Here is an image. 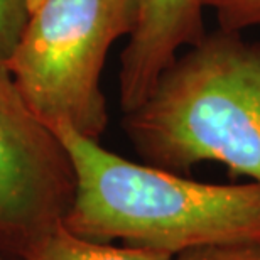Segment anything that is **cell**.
I'll use <instances>...</instances> for the list:
<instances>
[{"label": "cell", "instance_id": "obj_1", "mask_svg": "<svg viewBox=\"0 0 260 260\" xmlns=\"http://www.w3.org/2000/svg\"><path fill=\"white\" fill-rule=\"evenodd\" d=\"M75 171L63 225L88 240L166 250L260 245V184H208L132 162L75 128L53 127Z\"/></svg>", "mask_w": 260, "mask_h": 260}, {"label": "cell", "instance_id": "obj_2", "mask_svg": "<svg viewBox=\"0 0 260 260\" xmlns=\"http://www.w3.org/2000/svg\"><path fill=\"white\" fill-rule=\"evenodd\" d=\"M123 127L145 164L186 174L220 162L260 184V43L240 30L206 32L160 73Z\"/></svg>", "mask_w": 260, "mask_h": 260}, {"label": "cell", "instance_id": "obj_3", "mask_svg": "<svg viewBox=\"0 0 260 260\" xmlns=\"http://www.w3.org/2000/svg\"><path fill=\"white\" fill-rule=\"evenodd\" d=\"M137 0H43L7 64L20 95L51 128L100 140L108 123L100 80L108 51L132 34Z\"/></svg>", "mask_w": 260, "mask_h": 260}, {"label": "cell", "instance_id": "obj_4", "mask_svg": "<svg viewBox=\"0 0 260 260\" xmlns=\"http://www.w3.org/2000/svg\"><path fill=\"white\" fill-rule=\"evenodd\" d=\"M75 184L64 145L27 105L0 59V255L17 258L63 223Z\"/></svg>", "mask_w": 260, "mask_h": 260}, {"label": "cell", "instance_id": "obj_5", "mask_svg": "<svg viewBox=\"0 0 260 260\" xmlns=\"http://www.w3.org/2000/svg\"><path fill=\"white\" fill-rule=\"evenodd\" d=\"M205 0H137V20L120 58L123 112L142 103L166 68L205 30Z\"/></svg>", "mask_w": 260, "mask_h": 260}, {"label": "cell", "instance_id": "obj_6", "mask_svg": "<svg viewBox=\"0 0 260 260\" xmlns=\"http://www.w3.org/2000/svg\"><path fill=\"white\" fill-rule=\"evenodd\" d=\"M166 250L95 242L83 238L59 223L30 242L17 260H173Z\"/></svg>", "mask_w": 260, "mask_h": 260}, {"label": "cell", "instance_id": "obj_7", "mask_svg": "<svg viewBox=\"0 0 260 260\" xmlns=\"http://www.w3.org/2000/svg\"><path fill=\"white\" fill-rule=\"evenodd\" d=\"M223 29L245 30L260 27V0H205Z\"/></svg>", "mask_w": 260, "mask_h": 260}, {"label": "cell", "instance_id": "obj_8", "mask_svg": "<svg viewBox=\"0 0 260 260\" xmlns=\"http://www.w3.org/2000/svg\"><path fill=\"white\" fill-rule=\"evenodd\" d=\"M29 17L25 0H0V59L7 61Z\"/></svg>", "mask_w": 260, "mask_h": 260}, {"label": "cell", "instance_id": "obj_9", "mask_svg": "<svg viewBox=\"0 0 260 260\" xmlns=\"http://www.w3.org/2000/svg\"><path fill=\"white\" fill-rule=\"evenodd\" d=\"M173 260H260V245H215L181 252Z\"/></svg>", "mask_w": 260, "mask_h": 260}, {"label": "cell", "instance_id": "obj_10", "mask_svg": "<svg viewBox=\"0 0 260 260\" xmlns=\"http://www.w3.org/2000/svg\"><path fill=\"white\" fill-rule=\"evenodd\" d=\"M25 2H27V9H29V12H30V10H34L41 2H43V0H25Z\"/></svg>", "mask_w": 260, "mask_h": 260}, {"label": "cell", "instance_id": "obj_11", "mask_svg": "<svg viewBox=\"0 0 260 260\" xmlns=\"http://www.w3.org/2000/svg\"><path fill=\"white\" fill-rule=\"evenodd\" d=\"M0 260H7V257H4V255H0Z\"/></svg>", "mask_w": 260, "mask_h": 260}]
</instances>
